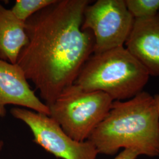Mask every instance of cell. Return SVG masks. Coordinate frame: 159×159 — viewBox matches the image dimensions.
Returning a JSON list of instances; mask_svg holds the SVG:
<instances>
[{
  "label": "cell",
  "instance_id": "3",
  "mask_svg": "<svg viewBox=\"0 0 159 159\" xmlns=\"http://www.w3.org/2000/svg\"><path fill=\"white\" fill-rule=\"evenodd\" d=\"M147 70L124 46L94 53L74 82L84 91H102L114 101L129 100L142 92Z\"/></svg>",
  "mask_w": 159,
  "mask_h": 159
},
{
  "label": "cell",
  "instance_id": "9",
  "mask_svg": "<svg viewBox=\"0 0 159 159\" xmlns=\"http://www.w3.org/2000/svg\"><path fill=\"white\" fill-rule=\"evenodd\" d=\"M28 41L25 23L0 4V59L16 64Z\"/></svg>",
  "mask_w": 159,
  "mask_h": 159
},
{
  "label": "cell",
  "instance_id": "6",
  "mask_svg": "<svg viewBox=\"0 0 159 159\" xmlns=\"http://www.w3.org/2000/svg\"><path fill=\"white\" fill-rule=\"evenodd\" d=\"M10 113L30 129L35 143L56 157L96 159L98 153L93 144L88 140L84 142L74 140L50 116L20 107L12 108Z\"/></svg>",
  "mask_w": 159,
  "mask_h": 159
},
{
  "label": "cell",
  "instance_id": "14",
  "mask_svg": "<svg viewBox=\"0 0 159 159\" xmlns=\"http://www.w3.org/2000/svg\"><path fill=\"white\" fill-rule=\"evenodd\" d=\"M4 146V143L3 142V140L0 139V151H1L2 150Z\"/></svg>",
  "mask_w": 159,
  "mask_h": 159
},
{
  "label": "cell",
  "instance_id": "10",
  "mask_svg": "<svg viewBox=\"0 0 159 159\" xmlns=\"http://www.w3.org/2000/svg\"><path fill=\"white\" fill-rule=\"evenodd\" d=\"M56 0H17L11 11L23 23L43 9L54 4Z\"/></svg>",
  "mask_w": 159,
  "mask_h": 159
},
{
  "label": "cell",
  "instance_id": "4",
  "mask_svg": "<svg viewBox=\"0 0 159 159\" xmlns=\"http://www.w3.org/2000/svg\"><path fill=\"white\" fill-rule=\"evenodd\" d=\"M113 102L105 93L84 91L74 84L48 107L50 116L68 136L84 142L106 117Z\"/></svg>",
  "mask_w": 159,
  "mask_h": 159
},
{
  "label": "cell",
  "instance_id": "13",
  "mask_svg": "<svg viewBox=\"0 0 159 159\" xmlns=\"http://www.w3.org/2000/svg\"><path fill=\"white\" fill-rule=\"evenodd\" d=\"M153 98L155 104H156V109H157V114H158V116H159V91L157 94H156L155 96H154Z\"/></svg>",
  "mask_w": 159,
  "mask_h": 159
},
{
  "label": "cell",
  "instance_id": "8",
  "mask_svg": "<svg viewBox=\"0 0 159 159\" xmlns=\"http://www.w3.org/2000/svg\"><path fill=\"white\" fill-rule=\"evenodd\" d=\"M125 45L150 75L159 77V12L152 17L134 19Z\"/></svg>",
  "mask_w": 159,
  "mask_h": 159
},
{
  "label": "cell",
  "instance_id": "11",
  "mask_svg": "<svg viewBox=\"0 0 159 159\" xmlns=\"http://www.w3.org/2000/svg\"><path fill=\"white\" fill-rule=\"evenodd\" d=\"M125 2L134 19L152 17L159 12V0H125Z\"/></svg>",
  "mask_w": 159,
  "mask_h": 159
},
{
  "label": "cell",
  "instance_id": "2",
  "mask_svg": "<svg viewBox=\"0 0 159 159\" xmlns=\"http://www.w3.org/2000/svg\"><path fill=\"white\" fill-rule=\"evenodd\" d=\"M87 140L98 154L114 155L123 148L159 156V119L153 96L142 91L126 101H114Z\"/></svg>",
  "mask_w": 159,
  "mask_h": 159
},
{
  "label": "cell",
  "instance_id": "7",
  "mask_svg": "<svg viewBox=\"0 0 159 159\" xmlns=\"http://www.w3.org/2000/svg\"><path fill=\"white\" fill-rule=\"evenodd\" d=\"M26 75L17 63L0 59V117L7 113L6 106L12 104L50 116L49 107L31 89Z\"/></svg>",
  "mask_w": 159,
  "mask_h": 159
},
{
  "label": "cell",
  "instance_id": "1",
  "mask_svg": "<svg viewBox=\"0 0 159 159\" xmlns=\"http://www.w3.org/2000/svg\"><path fill=\"white\" fill-rule=\"evenodd\" d=\"M89 0H56L25 23L29 41L17 64L50 106L74 84L94 52L91 31L81 28Z\"/></svg>",
  "mask_w": 159,
  "mask_h": 159
},
{
  "label": "cell",
  "instance_id": "5",
  "mask_svg": "<svg viewBox=\"0 0 159 159\" xmlns=\"http://www.w3.org/2000/svg\"><path fill=\"white\" fill-rule=\"evenodd\" d=\"M134 21L125 0H97L85 7L81 28L93 34V54L100 53L124 46Z\"/></svg>",
  "mask_w": 159,
  "mask_h": 159
},
{
  "label": "cell",
  "instance_id": "12",
  "mask_svg": "<svg viewBox=\"0 0 159 159\" xmlns=\"http://www.w3.org/2000/svg\"><path fill=\"white\" fill-rule=\"evenodd\" d=\"M139 154L133 150L124 149L114 159H137Z\"/></svg>",
  "mask_w": 159,
  "mask_h": 159
}]
</instances>
